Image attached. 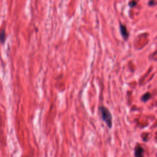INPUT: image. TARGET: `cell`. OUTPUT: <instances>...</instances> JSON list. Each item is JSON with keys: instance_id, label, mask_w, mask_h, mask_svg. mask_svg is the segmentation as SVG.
Masks as SVG:
<instances>
[{"instance_id": "6", "label": "cell", "mask_w": 157, "mask_h": 157, "mask_svg": "<svg viewBox=\"0 0 157 157\" xmlns=\"http://www.w3.org/2000/svg\"><path fill=\"white\" fill-rule=\"evenodd\" d=\"M136 4H137V1H130V2L129 3V5H130V6H131V7L135 6Z\"/></svg>"}, {"instance_id": "5", "label": "cell", "mask_w": 157, "mask_h": 157, "mask_svg": "<svg viewBox=\"0 0 157 157\" xmlns=\"http://www.w3.org/2000/svg\"><path fill=\"white\" fill-rule=\"evenodd\" d=\"M151 94L149 92H146L145 94H144L143 95H142V96L141 97V99L143 101L146 102V101H148V99L151 98Z\"/></svg>"}, {"instance_id": "4", "label": "cell", "mask_w": 157, "mask_h": 157, "mask_svg": "<svg viewBox=\"0 0 157 157\" xmlns=\"http://www.w3.org/2000/svg\"><path fill=\"white\" fill-rule=\"evenodd\" d=\"M6 38V34L4 29H0V42L3 43L5 41Z\"/></svg>"}, {"instance_id": "3", "label": "cell", "mask_w": 157, "mask_h": 157, "mask_svg": "<svg viewBox=\"0 0 157 157\" xmlns=\"http://www.w3.org/2000/svg\"><path fill=\"white\" fill-rule=\"evenodd\" d=\"M120 33L122 34V37L124 38V39L125 41L127 40V39L129 37V32L127 30V28L126 26L122 24H120Z\"/></svg>"}, {"instance_id": "1", "label": "cell", "mask_w": 157, "mask_h": 157, "mask_svg": "<svg viewBox=\"0 0 157 157\" xmlns=\"http://www.w3.org/2000/svg\"><path fill=\"white\" fill-rule=\"evenodd\" d=\"M99 110L100 112L103 120L111 129L112 126V115L111 111L104 106H99Z\"/></svg>"}, {"instance_id": "2", "label": "cell", "mask_w": 157, "mask_h": 157, "mask_svg": "<svg viewBox=\"0 0 157 157\" xmlns=\"http://www.w3.org/2000/svg\"><path fill=\"white\" fill-rule=\"evenodd\" d=\"M144 150L143 147L140 145H137L134 148V156L135 157H144Z\"/></svg>"}, {"instance_id": "7", "label": "cell", "mask_w": 157, "mask_h": 157, "mask_svg": "<svg viewBox=\"0 0 157 157\" xmlns=\"http://www.w3.org/2000/svg\"><path fill=\"white\" fill-rule=\"evenodd\" d=\"M153 3H154L153 1H150L148 2V4H149V5H151L152 4H153Z\"/></svg>"}]
</instances>
